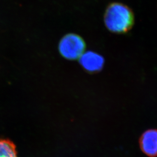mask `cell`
Segmentation results:
<instances>
[{
    "label": "cell",
    "mask_w": 157,
    "mask_h": 157,
    "mask_svg": "<svg viewBox=\"0 0 157 157\" xmlns=\"http://www.w3.org/2000/svg\"><path fill=\"white\" fill-rule=\"evenodd\" d=\"M134 22V17L132 11L121 3H112L105 11V26L112 32L118 34L127 32L132 28Z\"/></svg>",
    "instance_id": "obj_1"
},
{
    "label": "cell",
    "mask_w": 157,
    "mask_h": 157,
    "mask_svg": "<svg viewBox=\"0 0 157 157\" xmlns=\"http://www.w3.org/2000/svg\"><path fill=\"white\" fill-rule=\"evenodd\" d=\"M58 48L59 53L64 58L74 60L79 59L85 53L86 44L80 36L70 33L61 39Z\"/></svg>",
    "instance_id": "obj_2"
},
{
    "label": "cell",
    "mask_w": 157,
    "mask_h": 157,
    "mask_svg": "<svg viewBox=\"0 0 157 157\" xmlns=\"http://www.w3.org/2000/svg\"><path fill=\"white\" fill-rule=\"evenodd\" d=\"M79 60L81 66L89 73L100 71L104 66V58L99 54L92 51L85 52Z\"/></svg>",
    "instance_id": "obj_3"
},
{
    "label": "cell",
    "mask_w": 157,
    "mask_h": 157,
    "mask_svg": "<svg viewBox=\"0 0 157 157\" xmlns=\"http://www.w3.org/2000/svg\"><path fill=\"white\" fill-rule=\"evenodd\" d=\"M141 150L150 157L157 156V130L151 129L142 134L140 139Z\"/></svg>",
    "instance_id": "obj_4"
},
{
    "label": "cell",
    "mask_w": 157,
    "mask_h": 157,
    "mask_svg": "<svg viewBox=\"0 0 157 157\" xmlns=\"http://www.w3.org/2000/svg\"><path fill=\"white\" fill-rule=\"evenodd\" d=\"M0 157H17L15 147L7 140H0Z\"/></svg>",
    "instance_id": "obj_5"
}]
</instances>
